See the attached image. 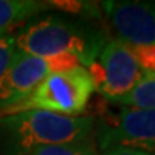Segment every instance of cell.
<instances>
[{"label": "cell", "instance_id": "1", "mask_svg": "<svg viewBox=\"0 0 155 155\" xmlns=\"http://www.w3.org/2000/svg\"><path fill=\"white\" fill-rule=\"evenodd\" d=\"M94 116H65L39 109L0 116V155H29L48 145L91 139Z\"/></svg>", "mask_w": 155, "mask_h": 155}, {"label": "cell", "instance_id": "2", "mask_svg": "<svg viewBox=\"0 0 155 155\" xmlns=\"http://www.w3.org/2000/svg\"><path fill=\"white\" fill-rule=\"evenodd\" d=\"M15 36V49L40 59L72 55L88 68L108 42L102 29L85 22L48 16L29 23Z\"/></svg>", "mask_w": 155, "mask_h": 155}, {"label": "cell", "instance_id": "3", "mask_svg": "<svg viewBox=\"0 0 155 155\" xmlns=\"http://www.w3.org/2000/svg\"><path fill=\"white\" fill-rule=\"evenodd\" d=\"M95 85L88 69L73 68L65 72L49 73L28 99L5 111V114L39 109L65 116H81L85 112Z\"/></svg>", "mask_w": 155, "mask_h": 155}, {"label": "cell", "instance_id": "4", "mask_svg": "<svg viewBox=\"0 0 155 155\" xmlns=\"http://www.w3.org/2000/svg\"><path fill=\"white\" fill-rule=\"evenodd\" d=\"M96 144L101 151L132 148L155 155V112L122 106L95 119Z\"/></svg>", "mask_w": 155, "mask_h": 155}, {"label": "cell", "instance_id": "5", "mask_svg": "<svg viewBox=\"0 0 155 155\" xmlns=\"http://www.w3.org/2000/svg\"><path fill=\"white\" fill-rule=\"evenodd\" d=\"M86 69L92 76L95 91L116 104L145 75L132 49L116 39L106 42L98 58Z\"/></svg>", "mask_w": 155, "mask_h": 155}, {"label": "cell", "instance_id": "6", "mask_svg": "<svg viewBox=\"0 0 155 155\" xmlns=\"http://www.w3.org/2000/svg\"><path fill=\"white\" fill-rule=\"evenodd\" d=\"M102 9L116 40L128 46L155 45V2L111 0Z\"/></svg>", "mask_w": 155, "mask_h": 155}, {"label": "cell", "instance_id": "7", "mask_svg": "<svg viewBox=\"0 0 155 155\" xmlns=\"http://www.w3.org/2000/svg\"><path fill=\"white\" fill-rule=\"evenodd\" d=\"M49 73L48 61L15 50L7 69L0 76V112L28 99Z\"/></svg>", "mask_w": 155, "mask_h": 155}, {"label": "cell", "instance_id": "8", "mask_svg": "<svg viewBox=\"0 0 155 155\" xmlns=\"http://www.w3.org/2000/svg\"><path fill=\"white\" fill-rule=\"evenodd\" d=\"M53 7L50 2L38 0H0V38L10 35L17 25Z\"/></svg>", "mask_w": 155, "mask_h": 155}, {"label": "cell", "instance_id": "9", "mask_svg": "<svg viewBox=\"0 0 155 155\" xmlns=\"http://www.w3.org/2000/svg\"><path fill=\"white\" fill-rule=\"evenodd\" d=\"M118 104L155 112V73H145Z\"/></svg>", "mask_w": 155, "mask_h": 155}, {"label": "cell", "instance_id": "10", "mask_svg": "<svg viewBox=\"0 0 155 155\" xmlns=\"http://www.w3.org/2000/svg\"><path fill=\"white\" fill-rule=\"evenodd\" d=\"M29 155H98V151L92 139H88V141L75 142V144L42 147Z\"/></svg>", "mask_w": 155, "mask_h": 155}, {"label": "cell", "instance_id": "11", "mask_svg": "<svg viewBox=\"0 0 155 155\" xmlns=\"http://www.w3.org/2000/svg\"><path fill=\"white\" fill-rule=\"evenodd\" d=\"M132 49L139 66L145 73H155V45L147 46H129Z\"/></svg>", "mask_w": 155, "mask_h": 155}, {"label": "cell", "instance_id": "12", "mask_svg": "<svg viewBox=\"0 0 155 155\" xmlns=\"http://www.w3.org/2000/svg\"><path fill=\"white\" fill-rule=\"evenodd\" d=\"M15 36L7 35L0 38V76L5 73L15 55Z\"/></svg>", "mask_w": 155, "mask_h": 155}, {"label": "cell", "instance_id": "13", "mask_svg": "<svg viewBox=\"0 0 155 155\" xmlns=\"http://www.w3.org/2000/svg\"><path fill=\"white\" fill-rule=\"evenodd\" d=\"M98 155H152L148 154V152H144V151H138V150H132V148H111V150L102 151L101 154Z\"/></svg>", "mask_w": 155, "mask_h": 155}]
</instances>
